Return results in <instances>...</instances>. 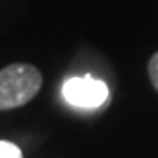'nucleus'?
I'll return each instance as SVG.
<instances>
[{
    "label": "nucleus",
    "instance_id": "1",
    "mask_svg": "<svg viewBox=\"0 0 158 158\" xmlns=\"http://www.w3.org/2000/svg\"><path fill=\"white\" fill-rule=\"evenodd\" d=\"M42 87L40 71L26 63H13L0 71V110L23 106Z\"/></svg>",
    "mask_w": 158,
    "mask_h": 158
},
{
    "label": "nucleus",
    "instance_id": "2",
    "mask_svg": "<svg viewBox=\"0 0 158 158\" xmlns=\"http://www.w3.org/2000/svg\"><path fill=\"white\" fill-rule=\"evenodd\" d=\"M63 97L79 108H97L108 98V87L92 76L69 77L63 84Z\"/></svg>",
    "mask_w": 158,
    "mask_h": 158
},
{
    "label": "nucleus",
    "instance_id": "3",
    "mask_svg": "<svg viewBox=\"0 0 158 158\" xmlns=\"http://www.w3.org/2000/svg\"><path fill=\"white\" fill-rule=\"evenodd\" d=\"M0 158H23V153L13 142L0 140Z\"/></svg>",
    "mask_w": 158,
    "mask_h": 158
},
{
    "label": "nucleus",
    "instance_id": "4",
    "mask_svg": "<svg viewBox=\"0 0 158 158\" xmlns=\"http://www.w3.org/2000/svg\"><path fill=\"white\" fill-rule=\"evenodd\" d=\"M148 77L152 81L153 87L158 90V52L148 61Z\"/></svg>",
    "mask_w": 158,
    "mask_h": 158
}]
</instances>
